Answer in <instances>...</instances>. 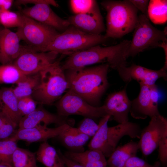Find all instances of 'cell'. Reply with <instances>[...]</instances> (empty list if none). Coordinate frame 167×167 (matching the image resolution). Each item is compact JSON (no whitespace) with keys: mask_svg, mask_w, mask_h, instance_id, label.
Wrapping results in <instances>:
<instances>
[{"mask_svg":"<svg viewBox=\"0 0 167 167\" xmlns=\"http://www.w3.org/2000/svg\"><path fill=\"white\" fill-rule=\"evenodd\" d=\"M109 65L102 63L91 67H82L64 71L70 89L92 106L98 107L109 86Z\"/></svg>","mask_w":167,"mask_h":167,"instance_id":"cell-1","label":"cell"},{"mask_svg":"<svg viewBox=\"0 0 167 167\" xmlns=\"http://www.w3.org/2000/svg\"><path fill=\"white\" fill-rule=\"evenodd\" d=\"M131 41L124 40L113 45L102 47L96 45L69 55L62 69L85 67L98 63H106L109 67L117 70L126 66L127 53Z\"/></svg>","mask_w":167,"mask_h":167,"instance_id":"cell-2","label":"cell"},{"mask_svg":"<svg viewBox=\"0 0 167 167\" xmlns=\"http://www.w3.org/2000/svg\"><path fill=\"white\" fill-rule=\"evenodd\" d=\"M110 118L109 115L101 118L99 128L88 145L89 149L100 151L106 157L110 156L123 137L139 139L142 129L139 124L129 121L109 127Z\"/></svg>","mask_w":167,"mask_h":167,"instance_id":"cell-3","label":"cell"},{"mask_svg":"<svg viewBox=\"0 0 167 167\" xmlns=\"http://www.w3.org/2000/svg\"><path fill=\"white\" fill-rule=\"evenodd\" d=\"M101 4L107 12L106 38H120L134 30L138 10L129 0H104Z\"/></svg>","mask_w":167,"mask_h":167,"instance_id":"cell-4","label":"cell"},{"mask_svg":"<svg viewBox=\"0 0 167 167\" xmlns=\"http://www.w3.org/2000/svg\"><path fill=\"white\" fill-rule=\"evenodd\" d=\"M39 73V84L31 97L41 105H51L69 89L64 71L56 61Z\"/></svg>","mask_w":167,"mask_h":167,"instance_id":"cell-5","label":"cell"},{"mask_svg":"<svg viewBox=\"0 0 167 167\" xmlns=\"http://www.w3.org/2000/svg\"><path fill=\"white\" fill-rule=\"evenodd\" d=\"M107 39L104 35L90 34L70 25L55 37L45 52L53 51L58 54L69 55L98 45Z\"/></svg>","mask_w":167,"mask_h":167,"instance_id":"cell-6","label":"cell"},{"mask_svg":"<svg viewBox=\"0 0 167 167\" xmlns=\"http://www.w3.org/2000/svg\"><path fill=\"white\" fill-rule=\"evenodd\" d=\"M146 15L141 14L134 30L132 40L128 48L127 56L133 57L146 49L160 47L167 42V31L159 30L150 23Z\"/></svg>","mask_w":167,"mask_h":167,"instance_id":"cell-7","label":"cell"},{"mask_svg":"<svg viewBox=\"0 0 167 167\" xmlns=\"http://www.w3.org/2000/svg\"><path fill=\"white\" fill-rule=\"evenodd\" d=\"M20 40L28 46L39 52L45 50L59 33L54 28L21 14V22L16 32Z\"/></svg>","mask_w":167,"mask_h":167,"instance_id":"cell-8","label":"cell"},{"mask_svg":"<svg viewBox=\"0 0 167 167\" xmlns=\"http://www.w3.org/2000/svg\"><path fill=\"white\" fill-rule=\"evenodd\" d=\"M55 105L57 114L63 117L78 115L94 119L107 115L102 105L92 106L70 89L59 99Z\"/></svg>","mask_w":167,"mask_h":167,"instance_id":"cell-9","label":"cell"},{"mask_svg":"<svg viewBox=\"0 0 167 167\" xmlns=\"http://www.w3.org/2000/svg\"><path fill=\"white\" fill-rule=\"evenodd\" d=\"M58 54L53 51L41 52L22 46L21 53L12 63L24 74L39 73L56 61Z\"/></svg>","mask_w":167,"mask_h":167,"instance_id":"cell-10","label":"cell"},{"mask_svg":"<svg viewBox=\"0 0 167 167\" xmlns=\"http://www.w3.org/2000/svg\"><path fill=\"white\" fill-rule=\"evenodd\" d=\"M148 125L142 129L139 141V150L146 156L157 148L160 142L167 136V119L160 114L150 118Z\"/></svg>","mask_w":167,"mask_h":167,"instance_id":"cell-11","label":"cell"},{"mask_svg":"<svg viewBox=\"0 0 167 167\" xmlns=\"http://www.w3.org/2000/svg\"><path fill=\"white\" fill-rule=\"evenodd\" d=\"M67 20L70 25L90 34L101 35L105 30L103 18L97 2L87 12L71 15Z\"/></svg>","mask_w":167,"mask_h":167,"instance_id":"cell-12","label":"cell"},{"mask_svg":"<svg viewBox=\"0 0 167 167\" xmlns=\"http://www.w3.org/2000/svg\"><path fill=\"white\" fill-rule=\"evenodd\" d=\"M117 71L119 76L124 82H129L134 80L139 83L149 86L155 84L160 78H162L165 80L167 79V70L163 67L155 70L133 64L129 67H120Z\"/></svg>","mask_w":167,"mask_h":167,"instance_id":"cell-13","label":"cell"},{"mask_svg":"<svg viewBox=\"0 0 167 167\" xmlns=\"http://www.w3.org/2000/svg\"><path fill=\"white\" fill-rule=\"evenodd\" d=\"M131 102L128 96L126 87L120 91L110 94L102 106L107 115L121 123L129 121Z\"/></svg>","mask_w":167,"mask_h":167,"instance_id":"cell-14","label":"cell"},{"mask_svg":"<svg viewBox=\"0 0 167 167\" xmlns=\"http://www.w3.org/2000/svg\"><path fill=\"white\" fill-rule=\"evenodd\" d=\"M50 5L46 3L34 5L23 9V14L56 30L62 31L70 25L67 19L58 15L52 10Z\"/></svg>","mask_w":167,"mask_h":167,"instance_id":"cell-15","label":"cell"},{"mask_svg":"<svg viewBox=\"0 0 167 167\" xmlns=\"http://www.w3.org/2000/svg\"><path fill=\"white\" fill-rule=\"evenodd\" d=\"M41 105L30 113L23 117L18 124L19 129H28L39 125L47 126L55 124L58 126L67 124L71 126L72 121L67 117L51 113Z\"/></svg>","mask_w":167,"mask_h":167,"instance_id":"cell-16","label":"cell"},{"mask_svg":"<svg viewBox=\"0 0 167 167\" xmlns=\"http://www.w3.org/2000/svg\"><path fill=\"white\" fill-rule=\"evenodd\" d=\"M69 125L65 124L53 128L39 125L28 129L18 128L10 138L16 141L23 140L28 143L43 142L49 139L57 137Z\"/></svg>","mask_w":167,"mask_h":167,"instance_id":"cell-17","label":"cell"},{"mask_svg":"<svg viewBox=\"0 0 167 167\" xmlns=\"http://www.w3.org/2000/svg\"><path fill=\"white\" fill-rule=\"evenodd\" d=\"M16 32L7 28L0 29V63L12 64L19 55L22 46Z\"/></svg>","mask_w":167,"mask_h":167,"instance_id":"cell-18","label":"cell"},{"mask_svg":"<svg viewBox=\"0 0 167 167\" xmlns=\"http://www.w3.org/2000/svg\"><path fill=\"white\" fill-rule=\"evenodd\" d=\"M139 84L140 91L137 97L132 101L130 111L131 116L135 119L143 120L161 114L158 108L154 106L151 102L150 86Z\"/></svg>","mask_w":167,"mask_h":167,"instance_id":"cell-19","label":"cell"},{"mask_svg":"<svg viewBox=\"0 0 167 167\" xmlns=\"http://www.w3.org/2000/svg\"><path fill=\"white\" fill-rule=\"evenodd\" d=\"M57 137L68 151L76 153L84 151V146L90 138L70 125Z\"/></svg>","mask_w":167,"mask_h":167,"instance_id":"cell-20","label":"cell"},{"mask_svg":"<svg viewBox=\"0 0 167 167\" xmlns=\"http://www.w3.org/2000/svg\"><path fill=\"white\" fill-rule=\"evenodd\" d=\"M64 155L84 167H105L107 166L106 157L98 150L89 149L79 153L68 151Z\"/></svg>","mask_w":167,"mask_h":167,"instance_id":"cell-21","label":"cell"},{"mask_svg":"<svg viewBox=\"0 0 167 167\" xmlns=\"http://www.w3.org/2000/svg\"><path fill=\"white\" fill-rule=\"evenodd\" d=\"M139 148L137 142L131 140L121 146L117 147L107 160V166L124 167L131 157L136 156Z\"/></svg>","mask_w":167,"mask_h":167,"instance_id":"cell-22","label":"cell"},{"mask_svg":"<svg viewBox=\"0 0 167 167\" xmlns=\"http://www.w3.org/2000/svg\"><path fill=\"white\" fill-rule=\"evenodd\" d=\"M18 98L12 88H0V108L18 126L22 117L18 107Z\"/></svg>","mask_w":167,"mask_h":167,"instance_id":"cell-23","label":"cell"},{"mask_svg":"<svg viewBox=\"0 0 167 167\" xmlns=\"http://www.w3.org/2000/svg\"><path fill=\"white\" fill-rule=\"evenodd\" d=\"M36 154L37 161L46 167H66L58 150L47 141L40 144Z\"/></svg>","mask_w":167,"mask_h":167,"instance_id":"cell-24","label":"cell"},{"mask_svg":"<svg viewBox=\"0 0 167 167\" xmlns=\"http://www.w3.org/2000/svg\"><path fill=\"white\" fill-rule=\"evenodd\" d=\"M40 79L39 73L28 75L23 80L16 84L12 89L18 98L31 96L34 91L38 85Z\"/></svg>","mask_w":167,"mask_h":167,"instance_id":"cell-25","label":"cell"},{"mask_svg":"<svg viewBox=\"0 0 167 167\" xmlns=\"http://www.w3.org/2000/svg\"><path fill=\"white\" fill-rule=\"evenodd\" d=\"M36 154L29 150L17 147L12 156V167H37Z\"/></svg>","mask_w":167,"mask_h":167,"instance_id":"cell-26","label":"cell"},{"mask_svg":"<svg viewBox=\"0 0 167 167\" xmlns=\"http://www.w3.org/2000/svg\"><path fill=\"white\" fill-rule=\"evenodd\" d=\"M167 0H150L148 11V19L155 24L164 23L167 20Z\"/></svg>","mask_w":167,"mask_h":167,"instance_id":"cell-27","label":"cell"},{"mask_svg":"<svg viewBox=\"0 0 167 167\" xmlns=\"http://www.w3.org/2000/svg\"><path fill=\"white\" fill-rule=\"evenodd\" d=\"M27 75L13 64L0 66V84H16Z\"/></svg>","mask_w":167,"mask_h":167,"instance_id":"cell-28","label":"cell"},{"mask_svg":"<svg viewBox=\"0 0 167 167\" xmlns=\"http://www.w3.org/2000/svg\"><path fill=\"white\" fill-rule=\"evenodd\" d=\"M17 141L10 137L0 141V162L11 164L12 156L18 147Z\"/></svg>","mask_w":167,"mask_h":167,"instance_id":"cell-29","label":"cell"},{"mask_svg":"<svg viewBox=\"0 0 167 167\" xmlns=\"http://www.w3.org/2000/svg\"><path fill=\"white\" fill-rule=\"evenodd\" d=\"M21 22V14L8 10H0V23L5 28L19 27Z\"/></svg>","mask_w":167,"mask_h":167,"instance_id":"cell-30","label":"cell"},{"mask_svg":"<svg viewBox=\"0 0 167 167\" xmlns=\"http://www.w3.org/2000/svg\"><path fill=\"white\" fill-rule=\"evenodd\" d=\"M37 103L31 97L27 96L18 99V107L23 117L35 110Z\"/></svg>","mask_w":167,"mask_h":167,"instance_id":"cell-31","label":"cell"},{"mask_svg":"<svg viewBox=\"0 0 167 167\" xmlns=\"http://www.w3.org/2000/svg\"><path fill=\"white\" fill-rule=\"evenodd\" d=\"M99 126V123H96L93 119L84 118L81 121L77 128L81 132L91 138L95 134Z\"/></svg>","mask_w":167,"mask_h":167,"instance_id":"cell-32","label":"cell"},{"mask_svg":"<svg viewBox=\"0 0 167 167\" xmlns=\"http://www.w3.org/2000/svg\"><path fill=\"white\" fill-rule=\"evenodd\" d=\"M96 2L93 0H71L70 3L72 11L77 14L88 11Z\"/></svg>","mask_w":167,"mask_h":167,"instance_id":"cell-33","label":"cell"},{"mask_svg":"<svg viewBox=\"0 0 167 167\" xmlns=\"http://www.w3.org/2000/svg\"><path fill=\"white\" fill-rule=\"evenodd\" d=\"M124 167H163L161 162L156 161L151 165L145 160L137 157L133 156L130 158L126 163Z\"/></svg>","mask_w":167,"mask_h":167,"instance_id":"cell-34","label":"cell"},{"mask_svg":"<svg viewBox=\"0 0 167 167\" xmlns=\"http://www.w3.org/2000/svg\"><path fill=\"white\" fill-rule=\"evenodd\" d=\"M18 126L11 119L9 120L0 128V141L11 137Z\"/></svg>","mask_w":167,"mask_h":167,"instance_id":"cell-35","label":"cell"},{"mask_svg":"<svg viewBox=\"0 0 167 167\" xmlns=\"http://www.w3.org/2000/svg\"><path fill=\"white\" fill-rule=\"evenodd\" d=\"M158 158L163 167L167 166V136L164 137L158 145Z\"/></svg>","mask_w":167,"mask_h":167,"instance_id":"cell-36","label":"cell"},{"mask_svg":"<svg viewBox=\"0 0 167 167\" xmlns=\"http://www.w3.org/2000/svg\"><path fill=\"white\" fill-rule=\"evenodd\" d=\"M134 6L148 17V11L149 1L148 0H129Z\"/></svg>","mask_w":167,"mask_h":167,"instance_id":"cell-37","label":"cell"},{"mask_svg":"<svg viewBox=\"0 0 167 167\" xmlns=\"http://www.w3.org/2000/svg\"><path fill=\"white\" fill-rule=\"evenodd\" d=\"M15 3L17 5H24L28 4L35 5L42 3H46L55 7L58 6L57 2L53 0H18L15 1Z\"/></svg>","mask_w":167,"mask_h":167,"instance_id":"cell-38","label":"cell"},{"mask_svg":"<svg viewBox=\"0 0 167 167\" xmlns=\"http://www.w3.org/2000/svg\"><path fill=\"white\" fill-rule=\"evenodd\" d=\"M150 96L152 104L155 107L158 108L159 92L157 86L155 84L150 86Z\"/></svg>","mask_w":167,"mask_h":167,"instance_id":"cell-39","label":"cell"},{"mask_svg":"<svg viewBox=\"0 0 167 167\" xmlns=\"http://www.w3.org/2000/svg\"><path fill=\"white\" fill-rule=\"evenodd\" d=\"M58 151L66 167H84L79 163L67 158L60 150Z\"/></svg>","mask_w":167,"mask_h":167,"instance_id":"cell-40","label":"cell"},{"mask_svg":"<svg viewBox=\"0 0 167 167\" xmlns=\"http://www.w3.org/2000/svg\"><path fill=\"white\" fill-rule=\"evenodd\" d=\"M13 2L12 0H0V10H9Z\"/></svg>","mask_w":167,"mask_h":167,"instance_id":"cell-41","label":"cell"},{"mask_svg":"<svg viewBox=\"0 0 167 167\" xmlns=\"http://www.w3.org/2000/svg\"><path fill=\"white\" fill-rule=\"evenodd\" d=\"M10 119H11L4 112L0 111V128Z\"/></svg>","mask_w":167,"mask_h":167,"instance_id":"cell-42","label":"cell"},{"mask_svg":"<svg viewBox=\"0 0 167 167\" xmlns=\"http://www.w3.org/2000/svg\"><path fill=\"white\" fill-rule=\"evenodd\" d=\"M0 167H12L11 164L7 162H0Z\"/></svg>","mask_w":167,"mask_h":167,"instance_id":"cell-43","label":"cell"},{"mask_svg":"<svg viewBox=\"0 0 167 167\" xmlns=\"http://www.w3.org/2000/svg\"><path fill=\"white\" fill-rule=\"evenodd\" d=\"M111 167V166H107L106 167Z\"/></svg>","mask_w":167,"mask_h":167,"instance_id":"cell-44","label":"cell"},{"mask_svg":"<svg viewBox=\"0 0 167 167\" xmlns=\"http://www.w3.org/2000/svg\"><path fill=\"white\" fill-rule=\"evenodd\" d=\"M1 108H0V111H1Z\"/></svg>","mask_w":167,"mask_h":167,"instance_id":"cell-45","label":"cell"},{"mask_svg":"<svg viewBox=\"0 0 167 167\" xmlns=\"http://www.w3.org/2000/svg\"></svg>","mask_w":167,"mask_h":167,"instance_id":"cell-46","label":"cell"}]
</instances>
